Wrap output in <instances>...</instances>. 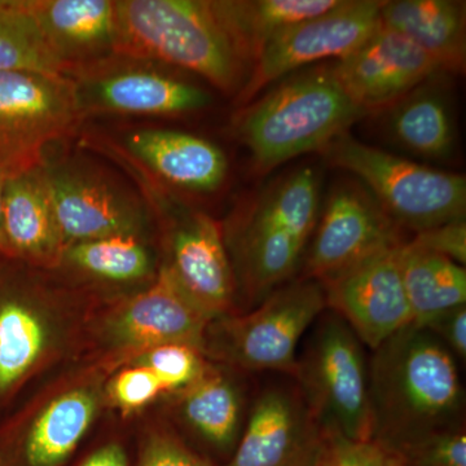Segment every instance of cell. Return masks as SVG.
I'll use <instances>...</instances> for the list:
<instances>
[{
  "mask_svg": "<svg viewBox=\"0 0 466 466\" xmlns=\"http://www.w3.org/2000/svg\"><path fill=\"white\" fill-rule=\"evenodd\" d=\"M116 54L192 73L225 94L245 66L207 0H116Z\"/></svg>",
  "mask_w": 466,
  "mask_h": 466,
  "instance_id": "cell-4",
  "label": "cell"
},
{
  "mask_svg": "<svg viewBox=\"0 0 466 466\" xmlns=\"http://www.w3.org/2000/svg\"><path fill=\"white\" fill-rule=\"evenodd\" d=\"M400 455L403 466H466L465 426L419 441Z\"/></svg>",
  "mask_w": 466,
  "mask_h": 466,
  "instance_id": "cell-32",
  "label": "cell"
},
{
  "mask_svg": "<svg viewBox=\"0 0 466 466\" xmlns=\"http://www.w3.org/2000/svg\"><path fill=\"white\" fill-rule=\"evenodd\" d=\"M262 386L227 466H319L324 433L291 377Z\"/></svg>",
  "mask_w": 466,
  "mask_h": 466,
  "instance_id": "cell-14",
  "label": "cell"
},
{
  "mask_svg": "<svg viewBox=\"0 0 466 466\" xmlns=\"http://www.w3.org/2000/svg\"><path fill=\"white\" fill-rule=\"evenodd\" d=\"M84 118L97 115L180 116L210 106V92L179 70L115 54L67 76Z\"/></svg>",
  "mask_w": 466,
  "mask_h": 466,
  "instance_id": "cell-11",
  "label": "cell"
},
{
  "mask_svg": "<svg viewBox=\"0 0 466 466\" xmlns=\"http://www.w3.org/2000/svg\"><path fill=\"white\" fill-rule=\"evenodd\" d=\"M321 152L354 174L401 231L417 232L465 219L466 179L359 142L348 133Z\"/></svg>",
  "mask_w": 466,
  "mask_h": 466,
  "instance_id": "cell-5",
  "label": "cell"
},
{
  "mask_svg": "<svg viewBox=\"0 0 466 466\" xmlns=\"http://www.w3.org/2000/svg\"><path fill=\"white\" fill-rule=\"evenodd\" d=\"M320 213V180L300 167L269 186L233 220L225 241L236 283L250 305H259L293 280Z\"/></svg>",
  "mask_w": 466,
  "mask_h": 466,
  "instance_id": "cell-3",
  "label": "cell"
},
{
  "mask_svg": "<svg viewBox=\"0 0 466 466\" xmlns=\"http://www.w3.org/2000/svg\"><path fill=\"white\" fill-rule=\"evenodd\" d=\"M5 175L0 174V225H2L3 189H5Z\"/></svg>",
  "mask_w": 466,
  "mask_h": 466,
  "instance_id": "cell-38",
  "label": "cell"
},
{
  "mask_svg": "<svg viewBox=\"0 0 466 466\" xmlns=\"http://www.w3.org/2000/svg\"><path fill=\"white\" fill-rule=\"evenodd\" d=\"M366 116L343 90L333 66H317L285 76L242 106L236 134L256 170L266 174L291 158L323 150Z\"/></svg>",
  "mask_w": 466,
  "mask_h": 466,
  "instance_id": "cell-2",
  "label": "cell"
},
{
  "mask_svg": "<svg viewBox=\"0 0 466 466\" xmlns=\"http://www.w3.org/2000/svg\"><path fill=\"white\" fill-rule=\"evenodd\" d=\"M140 466H214L192 452L173 435H152L144 447Z\"/></svg>",
  "mask_w": 466,
  "mask_h": 466,
  "instance_id": "cell-35",
  "label": "cell"
},
{
  "mask_svg": "<svg viewBox=\"0 0 466 466\" xmlns=\"http://www.w3.org/2000/svg\"><path fill=\"white\" fill-rule=\"evenodd\" d=\"M435 76L386 110L388 130L395 142L415 155L444 159L455 150L456 128L449 100Z\"/></svg>",
  "mask_w": 466,
  "mask_h": 466,
  "instance_id": "cell-23",
  "label": "cell"
},
{
  "mask_svg": "<svg viewBox=\"0 0 466 466\" xmlns=\"http://www.w3.org/2000/svg\"><path fill=\"white\" fill-rule=\"evenodd\" d=\"M422 328H426L438 339L456 360L466 359V305L458 306L441 312L431 319Z\"/></svg>",
  "mask_w": 466,
  "mask_h": 466,
  "instance_id": "cell-36",
  "label": "cell"
},
{
  "mask_svg": "<svg viewBox=\"0 0 466 466\" xmlns=\"http://www.w3.org/2000/svg\"><path fill=\"white\" fill-rule=\"evenodd\" d=\"M64 250L41 165L5 177L0 254L32 265L56 266Z\"/></svg>",
  "mask_w": 466,
  "mask_h": 466,
  "instance_id": "cell-19",
  "label": "cell"
},
{
  "mask_svg": "<svg viewBox=\"0 0 466 466\" xmlns=\"http://www.w3.org/2000/svg\"><path fill=\"white\" fill-rule=\"evenodd\" d=\"M110 159L137 184L150 217H157L167 226L168 262L164 266L177 284L210 317L228 315L238 283L219 223L188 207L173 189L153 179L121 152L112 153Z\"/></svg>",
  "mask_w": 466,
  "mask_h": 466,
  "instance_id": "cell-6",
  "label": "cell"
},
{
  "mask_svg": "<svg viewBox=\"0 0 466 466\" xmlns=\"http://www.w3.org/2000/svg\"><path fill=\"white\" fill-rule=\"evenodd\" d=\"M109 142L173 191L214 192L222 187L228 174L225 152L198 135L144 127L126 131L119 142Z\"/></svg>",
  "mask_w": 466,
  "mask_h": 466,
  "instance_id": "cell-17",
  "label": "cell"
},
{
  "mask_svg": "<svg viewBox=\"0 0 466 466\" xmlns=\"http://www.w3.org/2000/svg\"><path fill=\"white\" fill-rule=\"evenodd\" d=\"M201 350L184 343H167L149 349L142 366L148 368L164 391L184 390L207 370Z\"/></svg>",
  "mask_w": 466,
  "mask_h": 466,
  "instance_id": "cell-30",
  "label": "cell"
},
{
  "mask_svg": "<svg viewBox=\"0 0 466 466\" xmlns=\"http://www.w3.org/2000/svg\"><path fill=\"white\" fill-rule=\"evenodd\" d=\"M164 391L157 377L144 366L122 370L110 386V395L125 412L137 410Z\"/></svg>",
  "mask_w": 466,
  "mask_h": 466,
  "instance_id": "cell-33",
  "label": "cell"
},
{
  "mask_svg": "<svg viewBox=\"0 0 466 466\" xmlns=\"http://www.w3.org/2000/svg\"><path fill=\"white\" fill-rule=\"evenodd\" d=\"M180 413L202 440L223 450L238 446L248 417L240 383L208 364L204 373L182 390Z\"/></svg>",
  "mask_w": 466,
  "mask_h": 466,
  "instance_id": "cell-24",
  "label": "cell"
},
{
  "mask_svg": "<svg viewBox=\"0 0 466 466\" xmlns=\"http://www.w3.org/2000/svg\"><path fill=\"white\" fill-rule=\"evenodd\" d=\"M82 466H127V460L118 444H109L95 452Z\"/></svg>",
  "mask_w": 466,
  "mask_h": 466,
  "instance_id": "cell-37",
  "label": "cell"
},
{
  "mask_svg": "<svg viewBox=\"0 0 466 466\" xmlns=\"http://www.w3.org/2000/svg\"><path fill=\"white\" fill-rule=\"evenodd\" d=\"M341 0H217L211 2L244 66H253L263 48L288 27L320 16Z\"/></svg>",
  "mask_w": 466,
  "mask_h": 466,
  "instance_id": "cell-22",
  "label": "cell"
},
{
  "mask_svg": "<svg viewBox=\"0 0 466 466\" xmlns=\"http://www.w3.org/2000/svg\"><path fill=\"white\" fill-rule=\"evenodd\" d=\"M381 5V0H341L320 16L288 27L254 61L236 103L247 106L268 86L303 67L349 56L379 27Z\"/></svg>",
  "mask_w": 466,
  "mask_h": 466,
  "instance_id": "cell-12",
  "label": "cell"
},
{
  "mask_svg": "<svg viewBox=\"0 0 466 466\" xmlns=\"http://www.w3.org/2000/svg\"><path fill=\"white\" fill-rule=\"evenodd\" d=\"M406 241V233L363 186L339 184L319 213L299 278L324 283L368 257Z\"/></svg>",
  "mask_w": 466,
  "mask_h": 466,
  "instance_id": "cell-13",
  "label": "cell"
},
{
  "mask_svg": "<svg viewBox=\"0 0 466 466\" xmlns=\"http://www.w3.org/2000/svg\"><path fill=\"white\" fill-rule=\"evenodd\" d=\"M333 72L367 116L386 112L420 85L441 75L433 58L415 43L382 25L352 54L336 61Z\"/></svg>",
  "mask_w": 466,
  "mask_h": 466,
  "instance_id": "cell-16",
  "label": "cell"
},
{
  "mask_svg": "<svg viewBox=\"0 0 466 466\" xmlns=\"http://www.w3.org/2000/svg\"><path fill=\"white\" fill-rule=\"evenodd\" d=\"M372 352L370 440L400 453L465 426L458 360L434 334L410 324Z\"/></svg>",
  "mask_w": 466,
  "mask_h": 466,
  "instance_id": "cell-1",
  "label": "cell"
},
{
  "mask_svg": "<svg viewBox=\"0 0 466 466\" xmlns=\"http://www.w3.org/2000/svg\"><path fill=\"white\" fill-rule=\"evenodd\" d=\"M85 121L73 79L39 70L0 72V174L39 167Z\"/></svg>",
  "mask_w": 466,
  "mask_h": 466,
  "instance_id": "cell-9",
  "label": "cell"
},
{
  "mask_svg": "<svg viewBox=\"0 0 466 466\" xmlns=\"http://www.w3.org/2000/svg\"><path fill=\"white\" fill-rule=\"evenodd\" d=\"M41 168L66 248L108 236H142L150 214L139 192L76 156H46Z\"/></svg>",
  "mask_w": 466,
  "mask_h": 466,
  "instance_id": "cell-10",
  "label": "cell"
},
{
  "mask_svg": "<svg viewBox=\"0 0 466 466\" xmlns=\"http://www.w3.org/2000/svg\"><path fill=\"white\" fill-rule=\"evenodd\" d=\"M94 392L75 390L48 404L27 435L25 455L30 466H57L82 440L96 412Z\"/></svg>",
  "mask_w": 466,
  "mask_h": 466,
  "instance_id": "cell-26",
  "label": "cell"
},
{
  "mask_svg": "<svg viewBox=\"0 0 466 466\" xmlns=\"http://www.w3.org/2000/svg\"><path fill=\"white\" fill-rule=\"evenodd\" d=\"M63 260L81 274L106 283H137L155 271L142 236L116 235L76 242L66 248Z\"/></svg>",
  "mask_w": 466,
  "mask_h": 466,
  "instance_id": "cell-27",
  "label": "cell"
},
{
  "mask_svg": "<svg viewBox=\"0 0 466 466\" xmlns=\"http://www.w3.org/2000/svg\"><path fill=\"white\" fill-rule=\"evenodd\" d=\"M66 76L116 54L115 0H30Z\"/></svg>",
  "mask_w": 466,
  "mask_h": 466,
  "instance_id": "cell-20",
  "label": "cell"
},
{
  "mask_svg": "<svg viewBox=\"0 0 466 466\" xmlns=\"http://www.w3.org/2000/svg\"><path fill=\"white\" fill-rule=\"evenodd\" d=\"M380 25L406 36L429 55L441 73H464L466 14L464 2L394 0L382 2Z\"/></svg>",
  "mask_w": 466,
  "mask_h": 466,
  "instance_id": "cell-21",
  "label": "cell"
},
{
  "mask_svg": "<svg viewBox=\"0 0 466 466\" xmlns=\"http://www.w3.org/2000/svg\"><path fill=\"white\" fill-rule=\"evenodd\" d=\"M319 466H403L400 453L373 440H350L339 434H324Z\"/></svg>",
  "mask_w": 466,
  "mask_h": 466,
  "instance_id": "cell-31",
  "label": "cell"
},
{
  "mask_svg": "<svg viewBox=\"0 0 466 466\" xmlns=\"http://www.w3.org/2000/svg\"><path fill=\"white\" fill-rule=\"evenodd\" d=\"M325 309L320 283L290 280L245 314L213 319L202 351L238 370L293 379L300 343Z\"/></svg>",
  "mask_w": 466,
  "mask_h": 466,
  "instance_id": "cell-8",
  "label": "cell"
},
{
  "mask_svg": "<svg viewBox=\"0 0 466 466\" xmlns=\"http://www.w3.org/2000/svg\"><path fill=\"white\" fill-rule=\"evenodd\" d=\"M8 70L66 75L43 36L30 0H0V72Z\"/></svg>",
  "mask_w": 466,
  "mask_h": 466,
  "instance_id": "cell-28",
  "label": "cell"
},
{
  "mask_svg": "<svg viewBox=\"0 0 466 466\" xmlns=\"http://www.w3.org/2000/svg\"><path fill=\"white\" fill-rule=\"evenodd\" d=\"M388 248L321 283L327 309L375 351L413 324L400 272V248Z\"/></svg>",
  "mask_w": 466,
  "mask_h": 466,
  "instance_id": "cell-15",
  "label": "cell"
},
{
  "mask_svg": "<svg viewBox=\"0 0 466 466\" xmlns=\"http://www.w3.org/2000/svg\"><path fill=\"white\" fill-rule=\"evenodd\" d=\"M47 330L36 312L20 300L0 305V391L7 390L35 364Z\"/></svg>",
  "mask_w": 466,
  "mask_h": 466,
  "instance_id": "cell-29",
  "label": "cell"
},
{
  "mask_svg": "<svg viewBox=\"0 0 466 466\" xmlns=\"http://www.w3.org/2000/svg\"><path fill=\"white\" fill-rule=\"evenodd\" d=\"M408 242L420 249L440 254L459 265L466 263V223L465 219L417 232Z\"/></svg>",
  "mask_w": 466,
  "mask_h": 466,
  "instance_id": "cell-34",
  "label": "cell"
},
{
  "mask_svg": "<svg viewBox=\"0 0 466 466\" xmlns=\"http://www.w3.org/2000/svg\"><path fill=\"white\" fill-rule=\"evenodd\" d=\"M325 311L300 343L294 382L324 434L370 440L366 346L341 318Z\"/></svg>",
  "mask_w": 466,
  "mask_h": 466,
  "instance_id": "cell-7",
  "label": "cell"
},
{
  "mask_svg": "<svg viewBox=\"0 0 466 466\" xmlns=\"http://www.w3.org/2000/svg\"><path fill=\"white\" fill-rule=\"evenodd\" d=\"M400 272L413 324L422 327L447 309L466 305L465 266L413 247L400 248Z\"/></svg>",
  "mask_w": 466,
  "mask_h": 466,
  "instance_id": "cell-25",
  "label": "cell"
},
{
  "mask_svg": "<svg viewBox=\"0 0 466 466\" xmlns=\"http://www.w3.org/2000/svg\"><path fill=\"white\" fill-rule=\"evenodd\" d=\"M213 319L183 290L167 267L161 266L150 287L119 309L113 333L119 342L135 348L184 343L202 351Z\"/></svg>",
  "mask_w": 466,
  "mask_h": 466,
  "instance_id": "cell-18",
  "label": "cell"
}]
</instances>
